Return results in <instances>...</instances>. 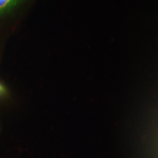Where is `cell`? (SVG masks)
I'll return each instance as SVG.
<instances>
[{"mask_svg":"<svg viewBox=\"0 0 158 158\" xmlns=\"http://www.w3.org/2000/svg\"><path fill=\"white\" fill-rule=\"evenodd\" d=\"M16 0H0V11L3 10L13 5Z\"/></svg>","mask_w":158,"mask_h":158,"instance_id":"cell-1","label":"cell"}]
</instances>
